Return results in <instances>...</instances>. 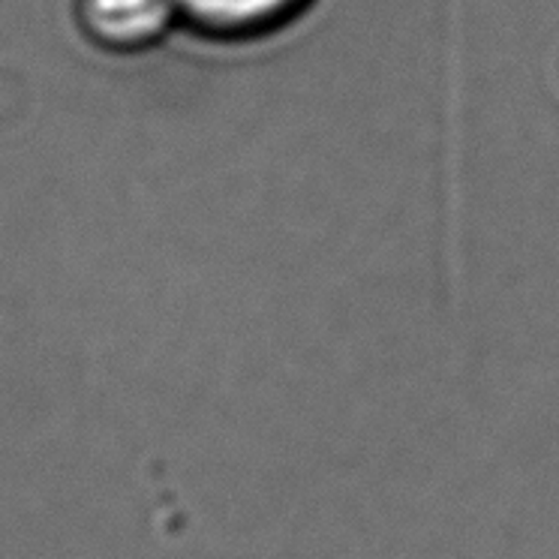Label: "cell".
<instances>
[{
  "label": "cell",
  "mask_w": 559,
  "mask_h": 559,
  "mask_svg": "<svg viewBox=\"0 0 559 559\" xmlns=\"http://www.w3.org/2000/svg\"><path fill=\"white\" fill-rule=\"evenodd\" d=\"M317 0H175L181 27L207 43H255L274 37Z\"/></svg>",
  "instance_id": "cell-2"
},
{
  "label": "cell",
  "mask_w": 559,
  "mask_h": 559,
  "mask_svg": "<svg viewBox=\"0 0 559 559\" xmlns=\"http://www.w3.org/2000/svg\"><path fill=\"white\" fill-rule=\"evenodd\" d=\"M85 37L115 55H139L166 43L181 15L175 0H75Z\"/></svg>",
  "instance_id": "cell-1"
}]
</instances>
